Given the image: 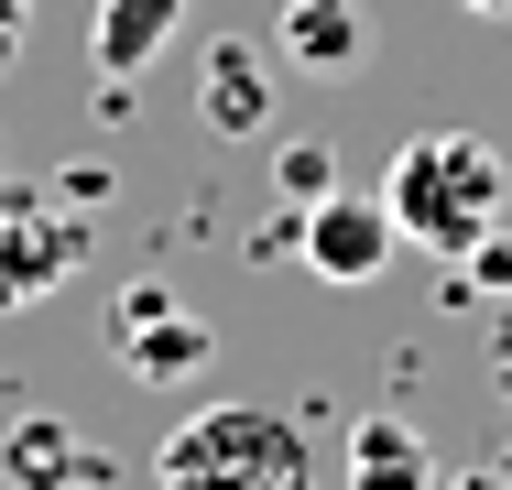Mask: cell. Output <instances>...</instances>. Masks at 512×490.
Here are the masks:
<instances>
[{
    "label": "cell",
    "instance_id": "obj_10",
    "mask_svg": "<svg viewBox=\"0 0 512 490\" xmlns=\"http://www.w3.org/2000/svg\"><path fill=\"white\" fill-rule=\"evenodd\" d=\"M349 490H436V447L404 414H360L349 425Z\"/></svg>",
    "mask_w": 512,
    "mask_h": 490
},
{
    "label": "cell",
    "instance_id": "obj_3",
    "mask_svg": "<svg viewBox=\"0 0 512 490\" xmlns=\"http://www.w3.org/2000/svg\"><path fill=\"white\" fill-rule=\"evenodd\" d=\"M393 251H404V229H393V207H382V186L371 196H349V186H327L316 207H295V262H306L316 284H382L393 273Z\"/></svg>",
    "mask_w": 512,
    "mask_h": 490
},
{
    "label": "cell",
    "instance_id": "obj_14",
    "mask_svg": "<svg viewBox=\"0 0 512 490\" xmlns=\"http://www.w3.org/2000/svg\"><path fill=\"white\" fill-rule=\"evenodd\" d=\"M458 11H480V22H512V0H458Z\"/></svg>",
    "mask_w": 512,
    "mask_h": 490
},
{
    "label": "cell",
    "instance_id": "obj_9",
    "mask_svg": "<svg viewBox=\"0 0 512 490\" xmlns=\"http://www.w3.org/2000/svg\"><path fill=\"white\" fill-rule=\"evenodd\" d=\"M66 273H77V229H66V218H44V207L0 218V316H11V305H44Z\"/></svg>",
    "mask_w": 512,
    "mask_h": 490
},
{
    "label": "cell",
    "instance_id": "obj_7",
    "mask_svg": "<svg viewBox=\"0 0 512 490\" xmlns=\"http://www.w3.org/2000/svg\"><path fill=\"white\" fill-rule=\"evenodd\" d=\"M109 458L88 447V425H66V414H22V425H0V490H99Z\"/></svg>",
    "mask_w": 512,
    "mask_h": 490
},
{
    "label": "cell",
    "instance_id": "obj_6",
    "mask_svg": "<svg viewBox=\"0 0 512 490\" xmlns=\"http://www.w3.org/2000/svg\"><path fill=\"white\" fill-rule=\"evenodd\" d=\"M273 55H284V77H360L371 66V11L360 0H284Z\"/></svg>",
    "mask_w": 512,
    "mask_h": 490
},
{
    "label": "cell",
    "instance_id": "obj_13",
    "mask_svg": "<svg viewBox=\"0 0 512 490\" xmlns=\"http://www.w3.org/2000/svg\"><path fill=\"white\" fill-rule=\"evenodd\" d=\"M436 490H512V469H458V480H436Z\"/></svg>",
    "mask_w": 512,
    "mask_h": 490
},
{
    "label": "cell",
    "instance_id": "obj_2",
    "mask_svg": "<svg viewBox=\"0 0 512 490\" xmlns=\"http://www.w3.org/2000/svg\"><path fill=\"white\" fill-rule=\"evenodd\" d=\"M153 490H316V436L273 403H197L164 425Z\"/></svg>",
    "mask_w": 512,
    "mask_h": 490
},
{
    "label": "cell",
    "instance_id": "obj_4",
    "mask_svg": "<svg viewBox=\"0 0 512 490\" xmlns=\"http://www.w3.org/2000/svg\"><path fill=\"white\" fill-rule=\"evenodd\" d=\"M109 338H120V371L153 392L197 382L207 360H218V327H207L197 305H175L164 284H120V305H109Z\"/></svg>",
    "mask_w": 512,
    "mask_h": 490
},
{
    "label": "cell",
    "instance_id": "obj_5",
    "mask_svg": "<svg viewBox=\"0 0 512 490\" xmlns=\"http://www.w3.org/2000/svg\"><path fill=\"white\" fill-rule=\"evenodd\" d=\"M273 98H284V55H273V44H251V33H218V44H207L197 120L218 142H262V131H273Z\"/></svg>",
    "mask_w": 512,
    "mask_h": 490
},
{
    "label": "cell",
    "instance_id": "obj_11",
    "mask_svg": "<svg viewBox=\"0 0 512 490\" xmlns=\"http://www.w3.org/2000/svg\"><path fill=\"white\" fill-rule=\"evenodd\" d=\"M273 175H284L295 207H316V196L338 186V153H327V142H284V153H273Z\"/></svg>",
    "mask_w": 512,
    "mask_h": 490
},
{
    "label": "cell",
    "instance_id": "obj_8",
    "mask_svg": "<svg viewBox=\"0 0 512 490\" xmlns=\"http://www.w3.org/2000/svg\"><path fill=\"white\" fill-rule=\"evenodd\" d=\"M186 33V0H99L88 11V55L109 88H131L142 66H164V44Z\"/></svg>",
    "mask_w": 512,
    "mask_h": 490
},
{
    "label": "cell",
    "instance_id": "obj_1",
    "mask_svg": "<svg viewBox=\"0 0 512 490\" xmlns=\"http://www.w3.org/2000/svg\"><path fill=\"white\" fill-rule=\"evenodd\" d=\"M502 196H512V164H502L491 131H414L404 153L382 164V207H393L404 251L469 262V251L502 229Z\"/></svg>",
    "mask_w": 512,
    "mask_h": 490
},
{
    "label": "cell",
    "instance_id": "obj_12",
    "mask_svg": "<svg viewBox=\"0 0 512 490\" xmlns=\"http://www.w3.org/2000/svg\"><path fill=\"white\" fill-rule=\"evenodd\" d=\"M458 284H469V294H491V305H512V229H491V240L458 262Z\"/></svg>",
    "mask_w": 512,
    "mask_h": 490
}]
</instances>
